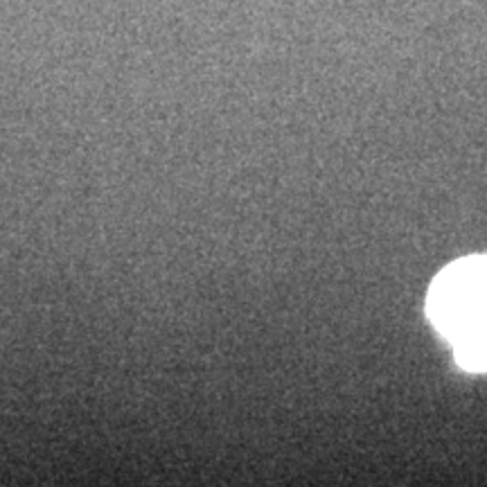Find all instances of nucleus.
Returning <instances> with one entry per match:
<instances>
[{
	"instance_id": "f257e3e1",
	"label": "nucleus",
	"mask_w": 487,
	"mask_h": 487,
	"mask_svg": "<svg viewBox=\"0 0 487 487\" xmlns=\"http://www.w3.org/2000/svg\"><path fill=\"white\" fill-rule=\"evenodd\" d=\"M426 312L462 368L487 370V257L458 259L442 271L431 284Z\"/></svg>"
}]
</instances>
